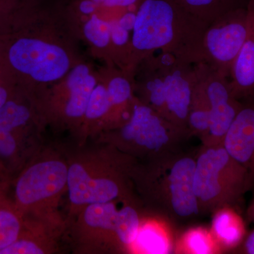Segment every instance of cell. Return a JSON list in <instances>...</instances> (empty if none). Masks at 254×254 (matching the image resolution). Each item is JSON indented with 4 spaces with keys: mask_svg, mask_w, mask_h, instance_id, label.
Segmentation results:
<instances>
[{
    "mask_svg": "<svg viewBox=\"0 0 254 254\" xmlns=\"http://www.w3.org/2000/svg\"><path fill=\"white\" fill-rule=\"evenodd\" d=\"M222 145L248 173L254 184V106H243L224 138Z\"/></svg>",
    "mask_w": 254,
    "mask_h": 254,
    "instance_id": "cell-12",
    "label": "cell"
},
{
    "mask_svg": "<svg viewBox=\"0 0 254 254\" xmlns=\"http://www.w3.org/2000/svg\"><path fill=\"white\" fill-rule=\"evenodd\" d=\"M9 60L15 69L41 82L56 81L69 68L63 48L31 38L15 42L10 48Z\"/></svg>",
    "mask_w": 254,
    "mask_h": 254,
    "instance_id": "cell-8",
    "label": "cell"
},
{
    "mask_svg": "<svg viewBox=\"0 0 254 254\" xmlns=\"http://www.w3.org/2000/svg\"><path fill=\"white\" fill-rule=\"evenodd\" d=\"M50 251L49 244L44 237L26 231L23 227L17 240L0 254H41Z\"/></svg>",
    "mask_w": 254,
    "mask_h": 254,
    "instance_id": "cell-21",
    "label": "cell"
},
{
    "mask_svg": "<svg viewBox=\"0 0 254 254\" xmlns=\"http://www.w3.org/2000/svg\"><path fill=\"white\" fill-rule=\"evenodd\" d=\"M248 213L250 218L254 221V199L253 202H252V205H251V206L250 207V209H249Z\"/></svg>",
    "mask_w": 254,
    "mask_h": 254,
    "instance_id": "cell-32",
    "label": "cell"
},
{
    "mask_svg": "<svg viewBox=\"0 0 254 254\" xmlns=\"http://www.w3.org/2000/svg\"><path fill=\"white\" fill-rule=\"evenodd\" d=\"M136 1L138 0H108L103 4L108 7H130Z\"/></svg>",
    "mask_w": 254,
    "mask_h": 254,
    "instance_id": "cell-28",
    "label": "cell"
},
{
    "mask_svg": "<svg viewBox=\"0 0 254 254\" xmlns=\"http://www.w3.org/2000/svg\"><path fill=\"white\" fill-rule=\"evenodd\" d=\"M247 37L230 70V88L235 98L254 93V0L247 9Z\"/></svg>",
    "mask_w": 254,
    "mask_h": 254,
    "instance_id": "cell-13",
    "label": "cell"
},
{
    "mask_svg": "<svg viewBox=\"0 0 254 254\" xmlns=\"http://www.w3.org/2000/svg\"><path fill=\"white\" fill-rule=\"evenodd\" d=\"M208 26L175 0H143L133 29V55L141 60L161 52L195 64L202 62Z\"/></svg>",
    "mask_w": 254,
    "mask_h": 254,
    "instance_id": "cell-1",
    "label": "cell"
},
{
    "mask_svg": "<svg viewBox=\"0 0 254 254\" xmlns=\"http://www.w3.org/2000/svg\"><path fill=\"white\" fill-rule=\"evenodd\" d=\"M118 200L94 203L81 208L77 230L83 242L93 245L115 242L121 246L125 204L122 205Z\"/></svg>",
    "mask_w": 254,
    "mask_h": 254,
    "instance_id": "cell-11",
    "label": "cell"
},
{
    "mask_svg": "<svg viewBox=\"0 0 254 254\" xmlns=\"http://www.w3.org/2000/svg\"><path fill=\"white\" fill-rule=\"evenodd\" d=\"M195 168V159L177 156L160 160L150 173V191L179 218H190L200 211L193 191Z\"/></svg>",
    "mask_w": 254,
    "mask_h": 254,
    "instance_id": "cell-4",
    "label": "cell"
},
{
    "mask_svg": "<svg viewBox=\"0 0 254 254\" xmlns=\"http://www.w3.org/2000/svg\"><path fill=\"white\" fill-rule=\"evenodd\" d=\"M186 131L148 105L135 103L131 116L119 132V144L132 151L160 155Z\"/></svg>",
    "mask_w": 254,
    "mask_h": 254,
    "instance_id": "cell-6",
    "label": "cell"
},
{
    "mask_svg": "<svg viewBox=\"0 0 254 254\" xmlns=\"http://www.w3.org/2000/svg\"><path fill=\"white\" fill-rule=\"evenodd\" d=\"M68 165L61 160L48 158L35 162L18 177L15 186L16 208L26 214L43 215L53 210L67 188Z\"/></svg>",
    "mask_w": 254,
    "mask_h": 254,
    "instance_id": "cell-3",
    "label": "cell"
},
{
    "mask_svg": "<svg viewBox=\"0 0 254 254\" xmlns=\"http://www.w3.org/2000/svg\"><path fill=\"white\" fill-rule=\"evenodd\" d=\"M198 64L210 104L209 127L203 143L222 145L227 131L243 105L232 93L228 77L204 62Z\"/></svg>",
    "mask_w": 254,
    "mask_h": 254,
    "instance_id": "cell-9",
    "label": "cell"
},
{
    "mask_svg": "<svg viewBox=\"0 0 254 254\" xmlns=\"http://www.w3.org/2000/svg\"><path fill=\"white\" fill-rule=\"evenodd\" d=\"M23 218L14 203L0 196V254L21 235L25 225Z\"/></svg>",
    "mask_w": 254,
    "mask_h": 254,
    "instance_id": "cell-17",
    "label": "cell"
},
{
    "mask_svg": "<svg viewBox=\"0 0 254 254\" xmlns=\"http://www.w3.org/2000/svg\"><path fill=\"white\" fill-rule=\"evenodd\" d=\"M136 12L128 11L118 20L119 25L127 31H133L136 22Z\"/></svg>",
    "mask_w": 254,
    "mask_h": 254,
    "instance_id": "cell-27",
    "label": "cell"
},
{
    "mask_svg": "<svg viewBox=\"0 0 254 254\" xmlns=\"http://www.w3.org/2000/svg\"><path fill=\"white\" fill-rule=\"evenodd\" d=\"M182 8L208 23L213 22L217 18L230 10L225 6V0H175Z\"/></svg>",
    "mask_w": 254,
    "mask_h": 254,
    "instance_id": "cell-19",
    "label": "cell"
},
{
    "mask_svg": "<svg viewBox=\"0 0 254 254\" xmlns=\"http://www.w3.org/2000/svg\"><path fill=\"white\" fill-rule=\"evenodd\" d=\"M92 1H94V2L96 3V4H104L105 1H108V0H92Z\"/></svg>",
    "mask_w": 254,
    "mask_h": 254,
    "instance_id": "cell-33",
    "label": "cell"
},
{
    "mask_svg": "<svg viewBox=\"0 0 254 254\" xmlns=\"http://www.w3.org/2000/svg\"><path fill=\"white\" fill-rule=\"evenodd\" d=\"M195 67L197 80L189 114L188 128L189 131L196 133L203 139L208 130L210 104L198 63L195 64Z\"/></svg>",
    "mask_w": 254,
    "mask_h": 254,
    "instance_id": "cell-16",
    "label": "cell"
},
{
    "mask_svg": "<svg viewBox=\"0 0 254 254\" xmlns=\"http://www.w3.org/2000/svg\"><path fill=\"white\" fill-rule=\"evenodd\" d=\"M96 81L86 65L73 68L67 78L69 98L65 106V115L68 118H78L85 115L90 97Z\"/></svg>",
    "mask_w": 254,
    "mask_h": 254,
    "instance_id": "cell-14",
    "label": "cell"
},
{
    "mask_svg": "<svg viewBox=\"0 0 254 254\" xmlns=\"http://www.w3.org/2000/svg\"><path fill=\"white\" fill-rule=\"evenodd\" d=\"M212 231L216 243L225 249L237 248L246 237L243 219L233 209L227 207L220 209L215 214Z\"/></svg>",
    "mask_w": 254,
    "mask_h": 254,
    "instance_id": "cell-15",
    "label": "cell"
},
{
    "mask_svg": "<svg viewBox=\"0 0 254 254\" xmlns=\"http://www.w3.org/2000/svg\"><path fill=\"white\" fill-rule=\"evenodd\" d=\"M112 110V104L108 95L107 87L98 85L95 87L85 113L88 120H98L108 115Z\"/></svg>",
    "mask_w": 254,
    "mask_h": 254,
    "instance_id": "cell-23",
    "label": "cell"
},
{
    "mask_svg": "<svg viewBox=\"0 0 254 254\" xmlns=\"http://www.w3.org/2000/svg\"><path fill=\"white\" fill-rule=\"evenodd\" d=\"M247 33V10L231 9L222 15L205 31L202 62L229 78Z\"/></svg>",
    "mask_w": 254,
    "mask_h": 254,
    "instance_id": "cell-7",
    "label": "cell"
},
{
    "mask_svg": "<svg viewBox=\"0 0 254 254\" xmlns=\"http://www.w3.org/2000/svg\"><path fill=\"white\" fill-rule=\"evenodd\" d=\"M8 100L7 91L4 88L0 86V108H2Z\"/></svg>",
    "mask_w": 254,
    "mask_h": 254,
    "instance_id": "cell-31",
    "label": "cell"
},
{
    "mask_svg": "<svg viewBox=\"0 0 254 254\" xmlns=\"http://www.w3.org/2000/svg\"><path fill=\"white\" fill-rule=\"evenodd\" d=\"M133 245L146 254H168L171 251L168 235L158 224L145 223L143 225L141 224Z\"/></svg>",
    "mask_w": 254,
    "mask_h": 254,
    "instance_id": "cell-18",
    "label": "cell"
},
{
    "mask_svg": "<svg viewBox=\"0 0 254 254\" xmlns=\"http://www.w3.org/2000/svg\"><path fill=\"white\" fill-rule=\"evenodd\" d=\"M67 190L71 205L83 208L118 200L125 188L123 179L110 164L86 157L68 165Z\"/></svg>",
    "mask_w": 254,
    "mask_h": 254,
    "instance_id": "cell-5",
    "label": "cell"
},
{
    "mask_svg": "<svg viewBox=\"0 0 254 254\" xmlns=\"http://www.w3.org/2000/svg\"><path fill=\"white\" fill-rule=\"evenodd\" d=\"M196 80L195 64L168 55L163 116L187 131H189V114Z\"/></svg>",
    "mask_w": 254,
    "mask_h": 254,
    "instance_id": "cell-10",
    "label": "cell"
},
{
    "mask_svg": "<svg viewBox=\"0 0 254 254\" xmlns=\"http://www.w3.org/2000/svg\"><path fill=\"white\" fill-rule=\"evenodd\" d=\"M182 244L187 253L208 254L215 250V240L203 229H194L187 232Z\"/></svg>",
    "mask_w": 254,
    "mask_h": 254,
    "instance_id": "cell-22",
    "label": "cell"
},
{
    "mask_svg": "<svg viewBox=\"0 0 254 254\" xmlns=\"http://www.w3.org/2000/svg\"><path fill=\"white\" fill-rule=\"evenodd\" d=\"M111 42L117 47H125L129 41L128 31L119 25L118 20L110 21Z\"/></svg>",
    "mask_w": 254,
    "mask_h": 254,
    "instance_id": "cell-26",
    "label": "cell"
},
{
    "mask_svg": "<svg viewBox=\"0 0 254 254\" xmlns=\"http://www.w3.org/2000/svg\"><path fill=\"white\" fill-rule=\"evenodd\" d=\"M108 95L112 104V110L114 108H121L131 100L132 86L128 78L124 76H115L110 79L107 86Z\"/></svg>",
    "mask_w": 254,
    "mask_h": 254,
    "instance_id": "cell-25",
    "label": "cell"
},
{
    "mask_svg": "<svg viewBox=\"0 0 254 254\" xmlns=\"http://www.w3.org/2000/svg\"><path fill=\"white\" fill-rule=\"evenodd\" d=\"M97 4L92 0H84L80 4V10L83 14H90L94 12Z\"/></svg>",
    "mask_w": 254,
    "mask_h": 254,
    "instance_id": "cell-30",
    "label": "cell"
},
{
    "mask_svg": "<svg viewBox=\"0 0 254 254\" xmlns=\"http://www.w3.org/2000/svg\"><path fill=\"white\" fill-rule=\"evenodd\" d=\"M242 252L243 253L254 254V230L243 240Z\"/></svg>",
    "mask_w": 254,
    "mask_h": 254,
    "instance_id": "cell-29",
    "label": "cell"
},
{
    "mask_svg": "<svg viewBox=\"0 0 254 254\" xmlns=\"http://www.w3.org/2000/svg\"><path fill=\"white\" fill-rule=\"evenodd\" d=\"M87 39L98 48H105L111 42L110 22H106L93 14L84 26Z\"/></svg>",
    "mask_w": 254,
    "mask_h": 254,
    "instance_id": "cell-24",
    "label": "cell"
},
{
    "mask_svg": "<svg viewBox=\"0 0 254 254\" xmlns=\"http://www.w3.org/2000/svg\"><path fill=\"white\" fill-rule=\"evenodd\" d=\"M250 187L248 173L220 145H205L195 160L193 191L200 210L230 204Z\"/></svg>",
    "mask_w": 254,
    "mask_h": 254,
    "instance_id": "cell-2",
    "label": "cell"
},
{
    "mask_svg": "<svg viewBox=\"0 0 254 254\" xmlns=\"http://www.w3.org/2000/svg\"><path fill=\"white\" fill-rule=\"evenodd\" d=\"M30 117L31 113L27 107L8 100L0 108V135L17 131L26 125Z\"/></svg>",
    "mask_w": 254,
    "mask_h": 254,
    "instance_id": "cell-20",
    "label": "cell"
}]
</instances>
